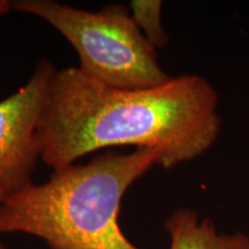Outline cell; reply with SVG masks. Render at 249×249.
Instances as JSON below:
<instances>
[{
	"mask_svg": "<svg viewBox=\"0 0 249 249\" xmlns=\"http://www.w3.org/2000/svg\"><path fill=\"white\" fill-rule=\"evenodd\" d=\"M170 249H249V234L223 233L209 218L201 219L189 208H179L165 220Z\"/></svg>",
	"mask_w": 249,
	"mask_h": 249,
	"instance_id": "cell-5",
	"label": "cell"
},
{
	"mask_svg": "<svg viewBox=\"0 0 249 249\" xmlns=\"http://www.w3.org/2000/svg\"><path fill=\"white\" fill-rule=\"evenodd\" d=\"M5 196H6V193L2 191L1 188H0V205H1V203H2V201H4V198H5Z\"/></svg>",
	"mask_w": 249,
	"mask_h": 249,
	"instance_id": "cell-8",
	"label": "cell"
},
{
	"mask_svg": "<svg viewBox=\"0 0 249 249\" xmlns=\"http://www.w3.org/2000/svg\"><path fill=\"white\" fill-rule=\"evenodd\" d=\"M0 249H7V248H6V246L2 244L1 241H0Z\"/></svg>",
	"mask_w": 249,
	"mask_h": 249,
	"instance_id": "cell-9",
	"label": "cell"
},
{
	"mask_svg": "<svg viewBox=\"0 0 249 249\" xmlns=\"http://www.w3.org/2000/svg\"><path fill=\"white\" fill-rule=\"evenodd\" d=\"M54 68L51 61L42 59L26 85L0 101V188L6 195L34 183L40 160L37 124Z\"/></svg>",
	"mask_w": 249,
	"mask_h": 249,
	"instance_id": "cell-4",
	"label": "cell"
},
{
	"mask_svg": "<svg viewBox=\"0 0 249 249\" xmlns=\"http://www.w3.org/2000/svg\"><path fill=\"white\" fill-rule=\"evenodd\" d=\"M222 128L218 93L203 76L171 77L150 89H119L79 67L50 77L37 124L40 160L58 171L91 152L133 145L160 156L165 170L201 157Z\"/></svg>",
	"mask_w": 249,
	"mask_h": 249,
	"instance_id": "cell-1",
	"label": "cell"
},
{
	"mask_svg": "<svg viewBox=\"0 0 249 249\" xmlns=\"http://www.w3.org/2000/svg\"><path fill=\"white\" fill-rule=\"evenodd\" d=\"M12 8L39 18L73 46L79 70L102 85L119 89H150L171 79L158 64L156 49L142 35L126 6H104L98 12L55 0H17Z\"/></svg>",
	"mask_w": 249,
	"mask_h": 249,
	"instance_id": "cell-3",
	"label": "cell"
},
{
	"mask_svg": "<svg viewBox=\"0 0 249 249\" xmlns=\"http://www.w3.org/2000/svg\"><path fill=\"white\" fill-rule=\"evenodd\" d=\"M11 9V1H7V0H0V18L7 14Z\"/></svg>",
	"mask_w": 249,
	"mask_h": 249,
	"instance_id": "cell-7",
	"label": "cell"
},
{
	"mask_svg": "<svg viewBox=\"0 0 249 249\" xmlns=\"http://www.w3.org/2000/svg\"><path fill=\"white\" fill-rule=\"evenodd\" d=\"M161 7L160 0H133L129 5L134 22L156 50L169 44V36L161 23Z\"/></svg>",
	"mask_w": 249,
	"mask_h": 249,
	"instance_id": "cell-6",
	"label": "cell"
},
{
	"mask_svg": "<svg viewBox=\"0 0 249 249\" xmlns=\"http://www.w3.org/2000/svg\"><path fill=\"white\" fill-rule=\"evenodd\" d=\"M157 152L107 151L86 164L53 171L42 185L6 195L0 205V234L24 233L50 249H141L121 231V200L155 165Z\"/></svg>",
	"mask_w": 249,
	"mask_h": 249,
	"instance_id": "cell-2",
	"label": "cell"
}]
</instances>
